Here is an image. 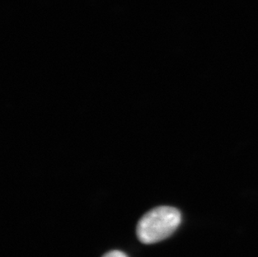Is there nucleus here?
<instances>
[{
    "label": "nucleus",
    "instance_id": "nucleus-2",
    "mask_svg": "<svg viewBox=\"0 0 258 257\" xmlns=\"http://www.w3.org/2000/svg\"><path fill=\"white\" fill-rule=\"evenodd\" d=\"M102 257H128L124 252H122L120 250H110L109 252L106 253Z\"/></svg>",
    "mask_w": 258,
    "mask_h": 257
},
{
    "label": "nucleus",
    "instance_id": "nucleus-1",
    "mask_svg": "<svg viewBox=\"0 0 258 257\" xmlns=\"http://www.w3.org/2000/svg\"><path fill=\"white\" fill-rule=\"evenodd\" d=\"M181 222V214L171 206H159L145 214L137 226V237L143 244H154L170 237Z\"/></svg>",
    "mask_w": 258,
    "mask_h": 257
}]
</instances>
